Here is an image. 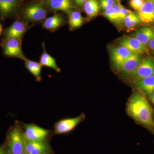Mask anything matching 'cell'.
Masks as SVG:
<instances>
[{
	"label": "cell",
	"instance_id": "6da1fadb",
	"mask_svg": "<svg viewBox=\"0 0 154 154\" xmlns=\"http://www.w3.org/2000/svg\"><path fill=\"white\" fill-rule=\"evenodd\" d=\"M126 110L137 123L154 132L152 108L141 91L133 93L127 103Z\"/></svg>",
	"mask_w": 154,
	"mask_h": 154
},
{
	"label": "cell",
	"instance_id": "7a4b0ae2",
	"mask_svg": "<svg viewBox=\"0 0 154 154\" xmlns=\"http://www.w3.org/2000/svg\"><path fill=\"white\" fill-rule=\"evenodd\" d=\"M21 9L19 18L33 26L42 23L49 14V8L42 0L28 3Z\"/></svg>",
	"mask_w": 154,
	"mask_h": 154
},
{
	"label": "cell",
	"instance_id": "3957f363",
	"mask_svg": "<svg viewBox=\"0 0 154 154\" xmlns=\"http://www.w3.org/2000/svg\"><path fill=\"white\" fill-rule=\"evenodd\" d=\"M25 142L23 128L19 125H17L9 133V154H22L25 153Z\"/></svg>",
	"mask_w": 154,
	"mask_h": 154
},
{
	"label": "cell",
	"instance_id": "277c9868",
	"mask_svg": "<svg viewBox=\"0 0 154 154\" xmlns=\"http://www.w3.org/2000/svg\"><path fill=\"white\" fill-rule=\"evenodd\" d=\"M22 38L5 39L3 44V53L6 56L25 61L27 58L22 51Z\"/></svg>",
	"mask_w": 154,
	"mask_h": 154
},
{
	"label": "cell",
	"instance_id": "5b68a950",
	"mask_svg": "<svg viewBox=\"0 0 154 154\" xmlns=\"http://www.w3.org/2000/svg\"><path fill=\"white\" fill-rule=\"evenodd\" d=\"M23 133L25 140L30 141H44L50 131L33 124H23Z\"/></svg>",
	"mask_w": 154,
	"mask_h": 154
},
{
	"label": "cell",
	"instance_id": "8992f818",
	"mask_svg": "<svg viewBox=\"0 0 154 154\" xmlns=\"http://www.w3.org/2000/svg\"><path fill=\"white\" fill-rule=\"evenodd\" d=\"M154 75V61L150 57L142 60L137 68L129 77L134 82Z\"/></svg>",
	"mask_w": 154,
	"mask_h": 154
},
{
	"label": "cell",
	"instance_id": "52a82bcc",
	"mask_svg": "<svg viewBox=\"0 0 154 154\" xmlns=\"http://www.w3.org/2000/svg\"><path fill=\"white\" fill-rule=\"evenodd\" d=\"M85 119V115L84 113H82L75 118L62 119L54 125V134H60L69 132Z\"/></svg>",
	"mask_w": 154,
	"mask_h": 154
},
{
	"label": "cell",
	"instance_id": "ba28073f",
	"mask_svg": "<svg viewBox=\"0 0 154 154\" xmlns=\"http://www.w3.org/2000/svg\"><path fill=\"white\" fill-rule=\"evenodd\" d=\"M33 25L19 18L9 27L5 32V39L12 38H23L26 32Z\"/></svg>",
	"mask_w": 154,
	"mask_h": 154
},
{
	"label": "cell",
	"instance_id": "9c48e42d",
	"mask_svg": "<svg viewBox=\"0 0 154 154\" xmlns=\"http://www.w3.org/2000/svg\"><path fill=\"white\" fill-rule=\"evenodd\" d=\"M23 2L24 0H0V18L5 19L16 15Z\"/></svg>",
	"mask_w": 154,
	"mask_h": 154
},
{
	"label": "cell",
	"instance_id": "30bf717a",
	"mask_svg": "<svg viewBox=\"0 0 154 154\" xmlns=\"http://www.w3.org/2000/svg\"><path fill=\"white\" fill-rule=\"evenodd\" d=\"M142 60L140 54H133L123 63L118 70L123 75L129 76L137 68Z\"/></svg>",
	"mask_w": 154,
	"mask_h": 154
},
{
	"label": "cell",
	"instance_id": "8fae6325",
	"mask_svg": "<svg viewBox=\"0 0 154 154\" xmlns=\"http://www.w3.org/2000/svg\"><path fill=\"white\" fill-rule=\"evenodd\" d=\"M51 11L56 13L58 11L69 13L73 8V0H42Z\"/></svg>",
	"mask_w": 154,
	"mask_h": 154
},
{
	"label": "cell",
	"instance_id": "7c38bea8",
	"mask_svg": "<svg viewBox=\"0 0 154 154\" xmlns=\"http://www.w3.org/2000/svg\"><path fill=\"white\" fill-rule=\"evenodd\" d=\"M25 151L28 154H51V149L46 141H30L25 140Z\"/></svg>",
	"mask_w": 154,
	"mask_h": 154
},
{
	"label": "cell",
	"instance_id": "4fadbf2b",
	"mask_svg": "<svg viewBox=\"0 0 154 154\" xmlns=\"http://www.w3.org/2000/svg\"><path fill=\"white\" fill-rule=\"evenodd\" d=\"M134 53L123 46L113 47L111 50V57L114 66L118 69Z\"/></svg>",
	"mask_w": 154,
	"mask_h": 154
},
{
	"label": "cell",
	"instance_id": "5bb4252c",
	"mask_svg": "<svg viewBox=\"0 0 154 154\" xmlns=\"http://www.w3.org/2000/svg\"><path fill=\"white\" fill-rule=\"evenodd\" d=\"M65 24V20L62 14L55 13L51 17H47L42 22V28L50 31L54 32L63 27Z\"/></svg>",
	"mask_w": 154,
	"mask_h": 154
},
{
	"label": "cell",
	"instance_id": "9a60e30c",
	"mask_svg": "<svg viewBox=\"0 0 154 154\" xmlns=\"http://www.w3.org/2000/svg\"><path fill=\"white\" fill-rule=\"evenodd\" d=\"M120 45L133 53L141 54L148 52V50L146 45H144L134 37L123 38L120 41Z\"/></svg>",
	"mask_w": 154,
	"mask_h": 154
},
{
	"label": "cell",
	"instance_id": "2e32d148",
	"mask_svg": "<svg viewBox=\"0 0 154 154\" xmlns=\"http://www.w3.org/2000/svg\"><path fill=\"white\" fill-rule=\"evenodd\" d=\"M137 11V17L140 22L146 24L154 22V3L150 1H146Z\"/></svg>",
	"mask_w": 154,
	"mask_h": 154
},
{
	"label": "cell",
	"instance_id": "e0dca14e",
	"mask_svg": "<svg viewBox=\"0 0 154 154\" xmlns=\"http://www.w3.org/2000/svg\"><path fill=\"white\" fill-rule=\"evenodd\" d=\"M42 47L43 51L39 58V63L42 66L48 67L58 73L60 72V69L58 66L56 60L46 51L45 42L42 43Z\"/></svg>",
	"mask_w": 154,
	"mask_h": 154
},
{
	"label": "cell",
	"instance_id": "ac0fdd59",
	"mask_svg": "<svg viewBox=\"0 0 154 154\" xmlns=\"http://www.w3.org/2000/svg\"><path fill=\"white\" fill-rule=\"evenodd\" d=\"M134 37L146 45L154 38V28L149 27L141 28L134 33Z\"/></svg>",
	"mask_w": 154,
	"mask_h": 154
},
{
	"label": "cell",
	"instance_id": "d6986e66",
	"mask_svg": "<svg viewBox=\"0 0 154 154\" xmlns=\"http://www.w3.org/2000/svg\"><path fill=\"white\" fill-rule=\"evenodd\" d=\"M134 86L148 95L151 94L154 92V75L135 82Z\"/></svg>",
	"mask_w": 154,
	"mask_h": 154
},
{
	"label": "cell",
	"instance_id": "ffe728a7",
	"mask_svg": "<svg viewBox=\"0 0 154 154\" xmlns=\"http://www.w3.org/2000/svg\"><path fill=\"white\" fill-rule=\"evenodd\" d=\"M24 61L25 67L33 75L36 82H41L42 79L41 76L42 66L39 63L30 60L28 58Z\"/></svg>",
	"mask_w": 154,
	"mask_h": 154
},
{
	"label": "cell",
	"instance_id": "44dd1931",
	"mask_svg": "<svg viewBox=\"0 0 154 154\" xmlns=\"http://www.w3.org/2000/svg\"><path fill=\"white\" fill-rule=\"evenodd\" d=\"M83 6L88 17H95L99 13L100 5L97 0H88Z\"/></svg>",
	"mask_w": 154,
	"mask_h": 154
},
{
	"label": "cell",
	"instance_id": "7402d4cb",
	"mask_svg": "<svg viewBox=\"0 0 154 154\" xmlns=\"http://www.w3.org/2000/svg\"><path fill=\"white\" fill-rule=\"evenodd\" d=\"M84 22V18L79 11H71L69 13V24L71 29L80 28Z\"/></svg>",
	"mask_w": 154,
	"mask_h": 154
},
{
	"label": "cell",
	"instance_id": "603a6c76",
	"mask_svg": "<svg viewBox=\"0 0 154 154\" xmlns=\"http://www.w3.org/2000/svg\"><path fill=\"white\" fill-rule=\"evenodd\" d=\"M104 15L106 18L112 22H117L119 21L118 17H117V15L113 9V7L109 10L105 11Z\"/></svg>",
	"mask_w": 154,
	"mask_h": 154
},
{
	"label": "cell",
	"instance_id": "cb8c5ba5",
	"mask_svg": "<svg viewBox=\"0 0 154 154\" xmlns=\"http://www.w3.org/2000/svg\"><path fill=\"white\" fill-rule=\"evenodd\" d=\"M115 4L114 0H100V6L104 11L113 8Z\"/></svg>",
	"mask_w": 154,
	"mask_h": 154
},
{
	"label": "cell",
	"instance_id": "d4e9b609",
	"mask_svg": "<svg viewBox=\"0 0 154 154\" xmlns=\"http://www.w3.org/2000/svg\"><path fill=\"white\" fill-rule=\"evenodd\" d=\"M143 0H130V5L133 9L138 11L143 5Z\"/></svg>",
	"mask_w": 154,
	"mask_h": 154
},
{
	"label": "cell",
	"instance_id": "484cf974",
	"mask_svg": "<svg viewBox=\"0 0 154 154\" xmlns=\"http://www.w3.org/2000/svg\"><path fill=\"white\" fill-rule=\"evenodd\" d=\"M134 14L133 13L130 14L128 16H127L125 17L124 20L125 24V27L127 28V29L131 30V21L133 17L134 16Z\"/></svg>",
	"mask_w": 154,
	"mask_h": 154
},
{
	"label": "cell",
	"instance_id": "4316f807",
	"mask_svg": "<svg viewBox=\"0 0 154 154\" xmlns=\"http://www.w3.org/2000/svg\"><path fill=\"white\" fill-rule=\"evenodd\" d=\"M121 7V16H120V21H123L125 18L127 16H128L130 14H131L133 12L132 11L128 10L125 8L123 6L120 5Z\"/></svg>",
	"mask_w": 154,
	"mask_h": 154
},
{
	"label": "cell",
	"instance_id": "83f0119b",
	"mask_svg": "<svg viewBox=\"0 0 154 154\" xmlns=\"http://www.w3.org/2000/svg\"><path fill=\"white\" fill-rule=\"evenodd\" d=\"M120 4L119 3L118 4H114L113 6V9L115 11L117 17H118L119 21H120V16H121V7H120Z\"/></svg>",
	"mask_w": 154,
	"mask_h": 154
},
{
	"label": "cell",
	"instance_id": "f1b7e54d",
	"mask_svg": "<svg viewBox=\"0 0 154 154\" xmlns=\"http://www.w3.org/2000/svg\"><path fill=\"white\" fill-rule=\"evenodd\" d=\"M140 22L139 18L137 17V15L134 14V17H133L131 21V29L135 27Z\"/></svg>",
	"mask_w": 154,
	"mask_h": 154
},
{
	"label": "cell",
	"instance_id": "f546056e",
	"mask_svg": "<svg viewBox=\"0 0 154 154\" xmlns=\"http://www.w3.org/2000/svg\"><path fill=\"white\" fill-rule=\"evenodd\" d=\"M88 0H73V2L76 6L82 7Z\"/></svg>",
	"mask_w": 154,
	"mask_h": 154
},
{
	"label": "cell",
	"instance_id": "4dcf8cb0",
	"mask_svg": "<svg viewBox=\"0 0 154 154\" xmlns=\"http://www.w3.org/2000/svg\"><path fill=\"white\" fill-rule=\"evenodd\" d=\"M148 45L149 48L154 52V38L151 40Z\"/></svg>",
	"mask_w": 154,
	"mask_h": 154
},
{
	"label": "cell",
	"instance_id": "1f68e13d",
	"mask_svg": "<svg viewBox=\"0 0 154 154\" xmlns=\"http://www.w3.org/2000/svg\"><path fill=\"white\" fill-rule=\"evenodd\" d=\"M0 154H7L5 149L2 147H0Z\"/></svg>",
	"mask_w": 154,
	"mask_h": 154
},
{
	"label": "cell",
	"instance_id": "d6a6232c",
	"mask_svg": "<svg viewBox=\"0 0 154 154\" xmlns=\"http://www.w3.org/2000/svg\"><path fill=\"white\" fill-rule=\"evenodd\" d=\"M3 31V28L2 27V25H1L0 24V35L2 34V32Z\"/></svg>",
	"mask_w": 154,
	"mask_h": 154
},
{
	"label": "cell",
	"instance_id": "836d02e7",
	"mask_svg": "<svg viewBox=\"0 0 154 154\" xmlns=\"http://www.w3.org/2000/svg\"><path fill=\"white\" fill-rule=\"evenodd\" d=\"M116 1V2H118V3L120 2V1H121V0H115Z\"/></svg>",
	"mask_w": 154,
	"mask_h": 154
},
{
	"label": "cell",
	"instance_id": "e575fe53",
	"mask_svg": "<svg viewBox=\"0 0 154 154\" xmlns=\"http://www.w3.org/2000/svg\"><path fill=\"white\" fill-rule=\"evenodd\" d=\"M149 1H150V2H152L154 4V0H149Z\"/></svg>",
	"mask_w": 154,
	"mask_h": 154
},
{
	"label": "cell",
	"instance_id": "d590c367",
	"mask_svg": "<svg viewBox=\"0 0 154 154\" xmlns=\"http://www.w3.org/2000/svg\"><path fill=\"white\" fill-rule=\"evenodd\" d=\"M152 103L154 105V101H152Z\"/></svg>",
	"mask_w": 154,
	"mask_h": 154
},
{
	"label": "cell",
	"instance_id": "8d00e7d4",
	"mask_svg": "<svg viewBox=\"0 0 154 154\" xmlns=\"http://www.w3.org/2000/svg\"><path fill=\"white\" fill-rule=\"evenodd\" d=\"M28 154L27 153L25 152V153H23V154Z\"/></svg>",
	"mask_w": 154,
	"mask_h": 154
},
{
	"label": "cell",
	"instance_id": "74e56055",
	"mask_svg": "<svg viewBox=\"0 0 154 154\" xmlns=\"http://www.w3.org/2000/svg\"><path fill=\"white\" fill-rule=\"evenodd\" d=\"M144 1H149V0H144Z\"/></svg>",
	"mask_w": 154,
	"mask_h": 154
}]
</instances>
